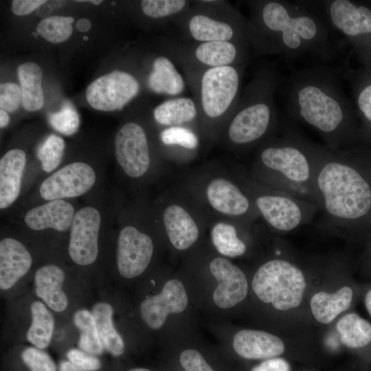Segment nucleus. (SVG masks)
<instances>
[{
    "instance_id": "obj_1",
    "label": "nucleus",
    "mask_w": 371,
    "mask_h": 371,
    "mask_svg": "<svg viewBox=\"0 0 371 371\" xmlns=\"http://www.w3.org/2000/svg\"><path fill=\"white\" fill-rule=\"evenodd\" d=\"M251 52L256 56L278 54L295 59L311 54L329 60L333 53L328 25L302 1H248Z\"/></svg>"
},
{
    "instance_id": "obj_2",
    "label": "nucleus",
    "mask_w": 371,
    "mask_h": 371,
    "mask_svg": "<svg viewBox=\"0 0 371 371\" xmlns=\"http://www.w3.org/2000/svg\"><path fill=\"white\" fill-rule=\"evenodd\" d=\"M284 92L288 115L316 129L331 149L340 148L352 136L350 106L335 69L315 66L299 70L287 79Z\"/></svg>"
},
{
    "instance_id": "obj_3",
    "label": "nucleus",
    "mask_w": 371,
    "mask_h": 371,
    "mask_svg": "<svg viewBox=\"0 0 371 371\" xmlns=\"http://www.w3.org/2000/svg\"><path fill=\"white\" fill-rule=\"evenodd\" d=\"M315 190L324 210L344 225H371V166L315 145Z\"/></svg>"
},
{
    "instance_id": "obj_4",
    "label": "nucleus",
    "mask_w": 371,
    "mask_h": 371,
    "mask_svg": "<svg viewBox=\"0 0 371 371\" xmlns=\"http://www.w3.org/2000/svg\"><path fill=\"white\" fill-rule=\"evenodd\" d=\"M280 81V74L273 64L262 63L256 69L225 124V136L229 144L238 148L250 146L275 127L274 95Z\"/></svg>"
},
{
    "instance_id": "obj_5",
    "label": "nucleus",
    "mask_w": 371,
    "mask_h": 371,
    "mask_svg": "<svg viewBox=\"0 0 371 371\" xmlns=\"http://www.w3.org/2000/svg\"><path fill=\"white\" fill-rule=\"evenodd\" d=\"M244 65L182 69L193 95L199 120L205 126L225 125L242 93Z\"/></svg>"
},
{
    "instance_id": "obj_6",
    "label": "nucleus",
    "mask_w": 371,
    "mask_h": 371,
    "mask_svg": "<svg viewBox=\"0 0 371 371\" xmlns=\"http://www.w3.org/2000/svg\"><path fill=\"white\" fill-rule=\"evenodd\" d=\"M172 23L181 32L183 41H229L251 47L247 19L227 1H192Z\"/></svg>"
},
{
    "instance_id": "obj_7",
    "label": "nucleus",
    "mask_w": 371,
    "mask_h": 371,
    "mask_svg": "<svg viewBox=\"0 0 371 371\" xmlns=\"http://www.w3.org/2000/svg\"><path fill=\"white\" fill-rule=\"evenodd\" d=\"M259 159L280 176L286 189L302 190L309 185L315 189L317 153L314 144L300 135L289 131L282 138L271 139L260 149Z\"/></svg>"
},
{
    "instance_id": "obj_8",
    "label": "nucleus",
    "mask_w": 371,
    "mask_h": 371,
    "mask_svg": "<svg viewBox=\"0 0 371 371\" xmlns=\"http://www.w3.org/2000/svg\"><path fill=\"white\" fill-rule=\"evenodd\" d=\"M161 54L183 69H203L244 65L251 52L247 45L229 42H188L168 38Z\"/></svg>"
},
{
    "instance_id": "obj_9",
    "label": "nucleus",
    "mask_w": 371,
    "mask_h": 371,
    "mask_svg": "<svg viewBox=\"0 0 371 371\" xmlns=\"http://www.w3.org/2000/svg\"><path fill=\"white\" fill-rule=\"evenodd\" d=\"M306 285L302 271L280 259L269 260L260 266L252 280V289L256 296L280 311L298 306L302 301Z\"/></svg>"
},
{
    "instance_id": "obj_10",
    "label": "nucleus",
    "mask_w": 371,
    "mask_h": 371,
    "mask_svg": "<svg viewBox=\"0 0 371 371\" xmlns=\"http://www.w3.org/2000/svg\"><path fill=\"white\" fill-rule=\"evenodd\" d=\"M140 89L134 75L116 69L93 81L87 88L86 98L96 110H121L139 94Z\"/></svg>"
},
{
    "instance_id": "obj_11",
    "label": "nucleus",
    "mask_w": 371,
    "mask_h": 371,
    "mask_svg": "<svg viewBox=\"0 0 371 371\" xmlns=\"http://www.w3.org/2000/svg\"><path fill=\"white\" fill-rule=\"evenodd\" d=\"M96 179V172L91 165L74 161L49 175L41 183L38 193L45 201L76 198L88 192Z\"/></svg>"
},
{
    "instance_id": "obj_12",
    "label": "nucleus",
    "mask_w": 371,
    "mask_h": 371,
    "mask_svg": "<svg viewBox=\"0 0 371 371\" xmlns=\"http://www.w3.org/2000/svg\"><path fill=\"white\" fill-rule=\"evenodd\" d=\"M116 161L129 177L138 179L149 170L151 164L147 134L143 126L128 122L118 130L115 137Z\"/></svg>"
},
{
    "instance_id": "obj_13",
    "label": "nucleus",
    "mask_w": 371,
    "mask_h": 371,
    "mask_svg": "<svg viewBox=\"0 0 371 371\" xmlns=\"http://www.w3.org/2000/svg\"><path fill=\"white\" fill-rule=\"evenodd\" d=\"M102 221L100 211L93 206L76 212L69 229L68 253L76 265L88 266L96 260Z\"/></svg>"
},
{
    "instance_id": "obj_14",
    "label": "nucleus",
    "mask_w": 371,
    "mask_h": 371,
    "mask_svg": "<svg viewBox=\"0 0 371 371\" xmlns=\"http://www.w3.org/2000/svg\"><path fill=\"white\" fill-rule=\"evenodd\" d=\"M153 254V243L148 234L131 225L120 230L116 263L122 276L133 278L142 274L149 265Z\"/></svg>"
},
{
    "instance_id": "obj_15",
    "label": "nucleus",
    "mask_w": 371,
    "mask_h": 371,
    "mask_svg": "<svg viewBox=\"0 0 371 371\" xmlns=\"http://www.w3.org/2000/svg\"><path fill=\"white\" fill-rule=\"evenodd\" d=\"M188 305V295L181 281L168 280L161 291L145 299L140 305V315L144 323L153 329L161 328L170 313H179Z\"/></svg>"
},
{
    "instance_id": "obj_16",
    "label": "nucleus",
    "mask_w": 371,
    "mask_h": 371,
    "mask_svg": "<svg viewBox=\"0 0 371 371\" xmlns=\"http://www.w3.org/2000/svg\"><path fill=\"white\" fill-rule=\"evenodd\" d=\"M210 270L218 281L213 293V300L221 308H231L243 300L248 292L245 273L224 258H215L210 264Z\"/></svg>"
},
{
    "instance_id": "obj_17",
    "label": "nucleus",
    "mask_w": 371,
    "mask_h": 371,
    "mask_svg": "<svg viewBox=\"0 0 371 371\" xmlns=\"http://www.w3.org/2000/svg\"><path fill=\"white\" fill-rule=\"evenodd\" d=\"M256 204L267 223L279 231L296 228L306 217L302 202L287 195H262L256 199Z\"/></svg>"
},
{
    "instance_id": "obj_18",
    "label": "nucleus",
    "mask_w": 371,
    "mask_h": 371,
    "mask_svg": "<svg viewBox=\"0 0 371 371\" xmlns=\"http://www.w3.org/2000/svg\"><path fill=\"white\" fill-rule=\"evenodd\" d=\"M76 212L66 200L48 201L27 210L23 221L34 231L51 229L63 232L69 231Z\"/></svg>"
},
{
    "instance_id": "obj_19",
    "label": "nucleus",
    "mask_w": 371,
    "mask_h": 371,
    "mask_svg": "<svg viewBox=\"0 0 371 371\" xmlns=\"http://www.w3.org/2000/svg\"><path fill=\"white\" fill-rule=\"evenodd\" d=\"M32 258L19 240L7 237L0 241V288L12 287L30 270Z\"/></svg>"
},
{
    "instance_id": "obj_20",
    "label": "nucleus",
    "mask_w": 371,
    "mask_h": 371,
    "mask_svg": "<svg viewBox=\"0 0 371 371\" xmlns=\"http://www.w3.org/2000/svg\"><path fill=\"white\" fill-rule=\"evenodd\" d=\"M145 82L151 92L170 98L179 96L186 84L175 63L163 54L153 57Z\"/></svg>"
},
{
    "instance_id": "obj_21",
    "label": "nucleus",
    "mask_w": 371,
    "mask_h": 371,
    "mask_svg": "<svg viewBox=\"0 0 371 371\" xmlns=\"http://www.w3.org/2000/svg\"><path fill=\"white\" fill-rule=\"evenodd\" d=\"M26 153L20 148L7 151L0 159V208L10 207L19 198L26 165Z\"/></svg>"
},
{
    "instance_id": "obj_22",
    "label": "nucleus",
    "mask_w": 371,
    "mask_h": 371,
    "mask_svg": "<svg viewBox=\"0 0 371 371\" xmlns=\"http://www.w3.org/2000/svg\"><path fill=\"white\" fill-rule=\"evenodd\" d=\"M233 348L244 359H261L280 355L284 350V344L281 339L274 335L261 330L245 329L234 335Z\"/></svg>"
},
{
    "instance_id": "obj_23",
    "label": "nucleus",
    "mask_w": 371,
    "mask_h": 371,
    "mask_svg": "<svg viewBox=\"0 0 371 371\" xmlns=\"http://www.w3.org/2000/svg\"><path fill=\"white\" fill-rule=\"evenodd\" d=\"M206 195L210 205L225 215L242 216L250 207L247 196L234 183L225 178L212 180L207 187Z\"/></svg>"
},
{
    "instance_id": "obj_24",
    "label": "nucleus",
    "mask_w": 371,
    "mask_h": 371,
    "mask_svg": "<svg viewBox=\"0 0 371 371\" xmlns=\"http://www.w3.org/2000/svg\"><path fill=\"white\" fill-rule=\"evenodd\" d=\"M163 223L171 244L178 250L188 249L198 239L199 230L196 222L180 205L167 206L163 212Z\"/></svg>"
},
{
    "instance_id": "obj_25",
    "label": "nucleus",
    "mask_w": 371,
    "mask_h": 371,
    "mask_svg": "<svg viewBox=\"0 0 371 371\" xmlns=\"http://www.w3.org/2000/svg\"><path fill=\"white\" fill-rule=\"evenodd\" d=\"M65 273L58 266L47 264L38 268L34 274L35 292L52 310L65 311L68 300L63 291Z\"/></svg>"
},
{
    "instance_id": "obj_26",
    "label": "nucleus",
    "mask_w": 371,
    "mask_h": 371,
    "mask_svg": "<svg viewBox=\"0 0 371 371\" xmlns=\"http://www.w3.org/2000/svg\"><path fill=\"white\" fill-rule=\"evenodd\" d=\"M155 121L163 126H186L199 120L196 102L193 98H169L159 104L153 111Z\"/></svg>"
},
{
    "instance_id": "obj_27",
    "label": "nucleus",
    "mask_w": 371,
    "mask_h": 371,
    "mask_svg": "<svg viewBox=\"0 0 371 371\" xmlns=\"http://www.w3.org/2000/svg\"><path fill=\"white\" fill-rule=\"evenodd\" d=\"M352 290L345 286L334 293L319 291L313 295L311 308L314 317L320 323L329 324L346 311L352 300Z\"/></svg>"
},
{
    "instance_id": "obj_28",
    "label": "nucleus",
    "mask_w": 371,
    "mask_h": 371,
    "mask_svg": "<svg viewBox=\"0 0 371 371\" xmlns=\"http://www.w3.org/2000/svg\"><path fill=\"white\" fill-rule=\"evenodd\" d=\"M17 72L23 108L28 111L39 110L44 104L41 67L34 63H25L18 67Z\"/></svg>"
},
{
    "instance_id": "obj_29",
    "label": "nucleus",
    "mask_w": 371,
    "mask_h": 371,
    "mask_svg": "<svg viewBox=\"0 0 371 371\" xmlns=\"http://www.w3.org/2000/svg\"><path fill=\"white\" fill-rule=\"evenodd\" d=\"M91 313L104 349L113 356L121 355L124 350V343L114 327L112 306L106 302H98L93 306Z\"/></svg>"
},
{
    "instance_id": "obj_30",
    "label": "nucleus",
    "mask_w": 371,
    "mask_h": 371,
    "mask_svg": "<svg viewBox=\"0 0 371 371\" xmlns=\"http://www.w3.org/2000/svg\"><path fill=\"white\" fill-rule=\"evenodd\" d=\"M336 328L341 343L348 348H362L371 343V324L356 313L342 317Z\"/></svg>"
},
{
    "instance_id": "obj_31",
    "label": "nucleus",
    "mask_w": 371,
    "mask_h": 371,
    "mask_svg": "<svg viewBox=\"0 0 371 371\" xmlns=\"http://www.w3.org/2000/svg\"><path fill=\"white\" fill-rule=\"evenodd\" d=\"M30 311L32 323L26 334L27 339L35 347L44 349L52 339L54 326L53 315L39 301L31 304Z\"/></svg>"
},
{
    "instance_id": "obj_32",
    "label": "nucleus",
    "mask_w": 371,
    "mask_h": 371,
    "mask_svg": "<svg viewBox=\"0 0 371 371\" xmlns=\"http://www.w3.org/2000/svg\"><path fill=\"white\" fill-rule=\"evenodd\" d=\"M73 320L80 331L78 346L80 350L94 356L101 355L104 349L92 313L86 309L77 311Z\"/></svg>"
},
{
    "instance_id": "obj_33",
    "label": "nucleus",
    "mask_w": 371,
    "mask_h": 371,
    "mask_svg": "<svg viewBox=\"0 0 371 371\" xmlns=\"http://www.w3.org/2000/svg\"><path fill=\"white\" fill-rule=\"evenodd\" d=\"M212 241L216 250L227 257H237L246 251L245 244L238 237L234 225L218 223L211 231Z\"/></svg>"
},
{
    "instance_id": "obj_34",
    "label": "nucleus",
    "mask_w": 371,
    "mask_h": 371,
    "mask_svg": "<svg viewBox=\"0 0 371 371\" xmlns=\"http://www.w3.org/2000/svg\"><path fill=\"white\" fill-rule=\"evenodd\" d=\"M188 0H142L140 8L147 17L172 23L190 6Z\"/></svg>"
},
{
    "instance_id": "obj_35",
    "label": "nucleus",
    "mask_w": 371,
    "mask_h": 371,
    "mask_svg": "<svg viewBox=\"0 0 371 371\" xmlns=\"http://www.w3.org/2000/svg\"><path fill=\"white\" fill-rule=\"evenodd\" d=\"M65 148V141L55 134L49 135L41 144L36 151V157L44 172L52 173L58 169L62 161Z\"/></svg>"
},
{
    "instance_id": "obj_36",
    "label": "nucleus",
    "mask_w": 371,
    "mask_h": 371,
    "mask_svg": "<svg viewBox=\"0 0 371 371\" xmlns=\"http://www.w3.org/2000/svg\"><path fill=\"white\" fill-rule=\"evenodd\" d=\"M74 19L71 16H52L41 20L36 32L46 41L58 43L68 39L72 33Z\"/></svg>"
},
{
    "instance_id": "obj_37",
    "label": "nucleus",
    "mask_w": 371,
    "mask_h": 371,
    "mask_svg": "<svg viewBox=\"0 0 371 371\" xmlns=\"http://www.w3.org/2000/svg\"><path fill=\"white\" fill-rule=\"evenodd\" d=\"M161 144L166 146L179 147L185 150H192L199 145V138L190 128L177 126L167 127L159 133Z\"/></svg>"
},
{
    "instance_id": "obj_38",
    "label": "nucleus",
    "mask_w": 371,
    "mask_h": 371,
    "mask_svg": "<svg viewBox=\"0 0 371 371\" xmlns=\"http://www.w3.org/2000/svg\"><path fill=\"white\" fill-rule=\"evenodd\" d=\"M48 122L60 133L71 135L79 128L80 117L71 102L67 101L59 111L48 115Z\"/></svg>"
},
{
    "instance_id": "obj_39",
    "label": "nucleus",
    "mask_w": 371,
    "mask_h": 371,
    "mask_svg": "<svg viewBox=\"0 0 371 371\" xmlns=\"http://www.w3.org/2000/svg\"><path fill=\"white\" fill-rule=\"evenodd\" d=\"M67 357V361L60 363L59 371H96L101 367V363L96 357L80 349L69 350Z\"/></svg>"
},
{
    "instance_id": "obj_40",
    "label": "nucleus",
    "mask_w": 371,
    "mask_h": 371,
    "mask_svg": "<svg viewBox=\"0 0 371 371\" xmlns=\"http://www.w3.org/2000/svg\"><path fill=\"white\" fill-rule=\"evenodd\" d=\"M30 371H56V366L51 357L42 349L28 347L21 355Z\"/></svg>"
},
{
    "instance_id": "obj_41",
    "label": "nucleus",
    "mask_w": 371,
    "mask_h": 371,
    "mask_svg": "<svg viewBox=\"0 0 371 371\" xmlns=\"http://www.w3.org/2000/svg\"><path fill=\"white\" fill-rule=\"evenodd\" d=\"M22 104L21 87L14 82L0 85V108L6 112H14Z\"/></svg>"
},
{
    "instance_id": "obj_42",
    "label": "nucleus",
    "mask_w": 371,
    "mask_h": 371,
    "mask_svg": "<svg viewBox=\"0 0 371 371\" xmlns=\"http://www.w3.org/2000/svg\"><path fill=\"white\" fill-rule=\"evenodd\" d=\"M179 361L184 371H214L203 356L193 349L183 350L180 354Z\"/></svg>"
},
{
    "instance_id": "obj_43",
    "label": "nucleus",
    "mask_w": 371,
    "mask_h": 371,
    "mask_svg": "<svg viewBox=\"0 0 371 371\" xmlns=\"http://www.w3.org/2000/svg\"><path fill=\"white\" fill-rule=\"evenodd\" d=\"M357 104L363 117L371 125V82L357 90Z\"/></svg>"
},
{
    "instance_id": "obj_44",
    "label": "nucleus",
    "mask_w": 371,
    "mask_h": 371,
    "mask_svg": "<svg viewBox=\"0 0 371 371\" xmlns=\"http://www.w3.org/2000/svg\"><path fill=\"white\" fill-rule=\"evenodd\" d=\"M45 3V0H14L12 2V11L18 16L27 15Z\"/></svg>"
},
{
    "instance_id": "obj_45",
    "label": "nucleus",
    "mask_w": 371,
    "mask_h": 371,
    "mask_svg": "<svg viewBox=\"0 0 371 371\" xmlns=\"http://www.w3.org/2000/svg\"><path fill=\"white\" fill-rule=\"evenodd\" d=\"M289 363L282 358L267 359L252 368L251 371H289Z\"/></svg>"
},
{
    "instance_id": "obj_46",
    "label": "nucleus",
    "mask_w": 371,
    "mask_h": 371,
    "mask_svg": "<svg viewBox=\"0 0 371 371\" xmlns=\"http://www.w3.org/2000/svg\"><path fill=\"white\" fill-rule=\"evenodd\" d=\"M91 22L87 19H80L76 22V28L80 32H88L91 29Z\"/></svg>"
},
{
    "instance_id": "obj_47",
    "label": "nucleus",
    "mask_w": 371,
    "mask_h": 371,
    "mask_svg": "<svg viewBox=\"0 0 371 371\" xmlns=\"http://www.w3.org/2000/svg\"><path fill=\"white\" fill-rule=\"evenodd\" d=\"M10 121V117L8 112L3 109H0V126L1 128L5 127Z\"/></svg>"
},
{
    "instance_id": "obj_48",
    "label": "nucleus",
    "mask_w": 371,
    "mask_h": 371,
    "mask_svg": "<svg viewBox=\"0 0 371 371\" xmlns=\"http://www.w3.org/2000/svg\"><path fill=\"white\" fill-rule=\"evenodd\" d=\"M365 305L369 314L371 315V289L366 293L365 297Z\"/></svg>"
},
{
    "instance_id": "obj_49",
    "label": "nucleus",
    "mask_w": 371,
    "mask_h": 371,
    "mask_svg": "<svg viewBox=\"0 0 371 371\" xmlns=\"http://www.w3.org/2000/svg\"><path fill=\"white\" fill-rule=\"evenodd\" d=\"M128 371H150V370H149L148 369H146V368H139L131 369V370H130Z\"/></svg>"
},
{
    "instance_id": "obj_50",
    "label": "nucleus",
    "mask_w": 371,
    "mask_h": 371,
    "mask_svg": "<svg viewBox=\"0 0 371 371\" xmlns=\"http://www.w3.org/2000/svg\"><path fill=\"white\" fill-rule=\"evenodd\" d=\"M89 1L94 5H99L100 3H102L101 0H90V1Z\"/></svg>"
}]
</instances>
